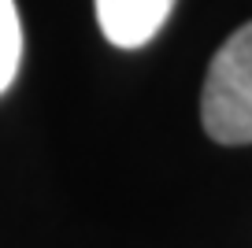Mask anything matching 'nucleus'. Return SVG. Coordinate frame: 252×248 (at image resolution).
<instances>
[{"label":"nucleus","instance_id":"1","mask_svg":"<svg viewBox=\"0 0 252 248\" xmlns=\"http://www.w3.org/2000/svg\"><path fill=\"white\" fill-rule=\"evenodd\" d=\"M200 123L219 145H252V23L215 52L200 93Z\"/></svg>","mask_w":252,"mask_h":248},{"label":"nucleus","instance_id":"2","mask_svg":"<svg viewBox=\"0 0 252 248\" xmlns=\"http://www.w3.org/2000/svg\"><path fill=\"white\" fill-rule=\"evenodd\" d=\"M174 0H96V23L119 48H141L159 33Z\"/></svg>","mask_w":252,"mask_h":248},{"label":"nucleus","instance_id":"3","mask_svg":"<svg viewBox=\"0 0 252 248\" xmlns=\"http://www.w3.org/2000/svg\"><path fill=\"white\" fill-rule=\"evenodd\" d=\"M23 63V23L15 0H0V93H8Z\"/></svg>","mask_w":252,"mask_h":248}]
</instances>
